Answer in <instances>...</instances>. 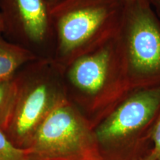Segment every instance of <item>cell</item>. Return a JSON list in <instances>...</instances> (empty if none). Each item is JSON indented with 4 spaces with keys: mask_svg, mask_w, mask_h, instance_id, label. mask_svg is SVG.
<instances>
[{
    "mask_svg": "<svg viewBox=\"0 0 160 160\" xmlns=\"http://www.w3.org/2000/svg\"><path fill=\"white\" fill-rule=\"evenodd\" d=\"M117 40L132 91L160 85V17L149 2L125 4Z\"/></svg>",
    "mask_w": 160,
    "mask_h": 160,
    "instance_id": "obj_4",
    "label": "cell"
},
{
    "mask_svg": "<svg viewBox=\"0 0 160 160\" xmlns=\"http://www.w3.org/2000/svg\"><path fill=\"white\" fill-rule=\"evenodd\" d=\"M17 95L5 131L17 147L27 149L46 118L67 97L62 70L51 57H39L16 73Z\"/></svg>",
    "mask_w": 160,
    "mask_h": 160,
    "instance_id": "obj_3",
    "label": "cell"
},
{
    "mask_svg": "<svg viewBox=\"0 0 160 160\" xmlns=\"http://www.w3.org/2000/svg\"><path fill=\"white\" fill-rule=\"evenodd\" d=\"M150 136L153 141V147L149 155L156 159L160 160V113L156 120Z\"/></svg>",
    "mask_w": 160,
    "mask_h": 160,
    "instance_id": "obj_11",
    "label": "cell"
},
{
    "mask_svg": "<svg viewBox=\"0 0 160 160\" xmlns=\"http://www.w3.org/2000/svg\"><path fill=\"white\" fill-rule=\"evenodd\" d=\"M2 14L5 33L37 55L36 51L45 47L53 37L50 6L44 0H8Z\"/></svg>",
    "mask_w": 160,
    "mask_h": 160,
    "instance_id": "obj_7",
    "label": "cell"
},
{
    "mask_svg": "<svg viewBox=\"0 0 160 160\" xmlns=\"http://www.w3.org/2000/svg\"><path fill=\"white\" fill-rule=\"evenodd\" d=\"M125 4H131L133 2H149L150 0H123Z\"/></svg>",
    "mask_w": 160,
    "mask_h": 160,
    "instance_id": "obj_14",
    "label": "cell"
},
{
    "mask_svg": "<svg viewBox=\"0 0 160 160\" xmlns=\"http://www.w3.org/2000/svg\"><path fill=\"white\" fill-rule=\"evenodd\" d=\"M160 113V85L132 91L94 128L103 153L149 133ZM104 157V156H103Z\"/></svg>",
    "mask_w": 160,
    "mask_h": 160,
    "instance_id": "obj_6",
    "label": "cell"
},
{
    "mask_svg": "<svg viewBox=\"0 0 160 160\" xmlns=\"http://www.w3.org/2000/svg\"><path fill=\"white\" fill-rule=\"evenodd\" d=\"M68 99L93 128L132 91L117 38L62 70Z\"/></svg>",
    "mask_w": 160,
    "mask_h": 160,
    "instance_id": "obj_2",
    "label": "cell"
},
{
    "mask_svg": "<svg viewBox=\"0 0 160 160\" xmlns=\"http://www.w3.org/2000/svg\"><path fill=\"white\" fill-rule=\"evenodd\" d=\"M26 151L29 160H104L94 128L68 97L48 116Z\"/></svg>",
    "mask_w": 160,
    "mask_h": 160,
    "instance_id": "obj_5",
    "label": "cell"
},
{
    "mask_svg": "<svg viewBox=\"0 0 160 160\" xmlns=\"http://www.w3.org/2000/svg\"><path fill=\"white\" fill-rule=\"evenodd\" d=\"M39 58L33 51L0 36V79L14 76L22 68Z\"/></svg>",
    "mask_w": 160,
    "mask_h": 160,
    "instance_id": "obj_8",
    "label": "cell"
},
{
    "mask_svg": "<svg viewBox=\"0 0 160 160\" xmlns=\"http://www.w3.org/2000/svg\"><path fill=\"white\" fill-rule=\"evenodd\" d=\"M59 0H48V2H49V6H51L53 5H54L57 2H59Z\"/></svg>",
    "mask_w": 160,
    "mask_h": 160,
    "instance_id": "obj_16",
    "label": "cell"
},
{
    "mask_svg": "<svg viewBox=\"0 0 160 160\" xmlns=\"http://www.w3.org/2000/svg\"><path fill=\"white\" fill-rule=\"evenodd\" d=\"M2 33H5V25L2 17V14L0 12V34Z\"/></svg>",
    "mask_w": 160,
    "mask_h": 160,
    "instance_id": "obj_13",
    "label": "cell"
},
{
    "mask_svg": "<svg viewBox=\"0 0 160 160\" xmlns=\"http://www.w3.org/2000/svg\"><path fill=\"white\" fill-rule=\"evenodd\" d=\"M16 74L0 79V129L5 131L8 126L17 95Z\"/></svg>",
    "mask_w": 160,
    "mask_h": 160,
    "instance_id": "obj_9",
    "label": "cell"
},
{
    "mask_svg": "<svg viewBox=\"0 0 160 160\" xmlns=\"http://www.w3.org/2000/svg\"><path fill=\"white\" fill-rule=\"evenodd\" d=\"M150 3L156 13L160 17V0H150Z\"/></svg>",
    "mask_w": 160,
    "mask_h": 160,
    "instance_id": "obj_12",
    "label": "cell"
},
{
    "mask_svg": "<svg viewBox=\"0 0 160 160\" xmlns=\"http://www.w3.org/2000/svg\"><path fill=\"white\" fill-rule=\"evenodd\" d=\"M139 160H157V159H156L153 157H152L150 155H148V156H147V157H144L142 159H139Z\"/></svg>",
    "mask_w": 160,
    "mask_h": 160,
    "instance_id": "obj_15",
    "label": "cell"
},
{
    "mask_svg": "<svg viewBox=\"0 0 160 160\" xmlns=\"http://www.w3.org/2000/svg\"><path fill=\"white\" fill-rule=\"evenodd\" d=\"M0 160H29L26 149L19 148L13 145L0 129Z\"/></svg>",
    "mask_w": 160,
    "mask_h": 160,
    "instance_id": "obj_10",
    "label": "cell"
},
{
    "mask_svg": "<svg viewBox=\"0 0 160 160\" xmlns=\"http://www.w3.org/2000/svg\"><path fill=\"white\" fill-rule=\"evenodd\" d=\"M123 0H61L50 6L55 39L51 58L62 70L117 37Z\"/></svg>",
    "mask_w": 160,
    "mask_h": 160,
    "instance_id": "obj_1",
    "label": "cell"
}]
</instances>
